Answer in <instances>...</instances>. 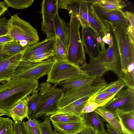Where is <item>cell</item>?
<instances>
[{
	"label": "cell",
	"instance_id": "6da1fadb",
	"mask_svg": "<svg viewBox=\"0 0 134 134\" xmlns=\"http://www.w3.org/2000/svg\"><path fill=\"white\" fill-rule=\"evenodd\" d=\"M39 85L38 80L34 79H12L0 85V109L10 117L11 109L37 90Z\"/></svg>",
	"mask_w": 134,
	"mask_h": 134
},
{
	"label": "cell",
	"instance_id": "7a4b0ae2",
	"mask_svg": "<svg viewBox=\"0 0 134 134\" xmlns=\"http://www.w3.org/2000/svg\"><path fill=\"white\" fill-rule=\"evenodd\" d=\"M57 85L46 81L39 85L37 89L38 99L34 118L51 116L60 110V104L65 90L57 87Z\"/></svg>",
	"mask_w": 134,
	"mask_h": 134
},
{
	"label": "cell",
	"instance_id": "3957f363",
	"mask_svg": "<svg viewBox=\"0 0 134 134\" xmlns=\"http://www.w3.org/2000/svg\"><path fill=\"white\" fill-rule=\"evenodd\" d=\"M69 24L70 35L67 51L68 61L78 66L83 65L87 63L84 47L79 31L81 26L80 22L78 18L72 13Z\"/></svg>",
	"mask_w": 134,
	"mask_h": 134
},
{
	"label": "cell",
	"instance_id": "277c9868",
	"mask_svg": "<svg viewBox=\"0 0 134 134\" xmlns=\"http://www.w3.org/2000/svg\"><path fill=\"white\" fill-rule=\"evenodd\" d=\"M7 34L14 40L25 41L29 46L39 42V37L37 30L29 22L20 18L17 13L11 16L7 21Z\"/></svg>",
	"mask_w": 134,
	"mask_h": 134
},
{
	"label": "cell",
	"instance_id": "5b68a950",
	"mask_svg": "<svg viewBox=\"0 0 134 134\" xmlns=\"http://www.w3.org/2000/svg\"><path fill=\"white\" fill-rule=\"evenodd\" d=\"M47 75V82L57 85L63 81L76 80L89 76L80 66L68 61H55Z\"/></svg>",
	"mask_w": 134,
	"mask_h": 134
},
{
	"label": "cell",
	"instance_id": "8992f818",
	"mask_svg": "<svg viewBox=\"0 0 134 134\" xmlns=\"http://www.w3.org/2000/svg\"><path fill=\"white\" fill-rule=\"evenodd\" d=\"M54 62L52 57L39 62L21 60L15 69L12 79L38 80L47 74Z\"/></svg>",
	"mask_w": 134,
	"mask_h": 134
},
{
	"label": "cell",
	"instance_id": "52a82bcc",
	"mask_svg": "<svg viewBox=\"0 0 134 134\" xmlns=\"http://www.w3.org/2000/svg\"><path fill=\"white\" fill-rule=\"evenodd\" d=\"M114 35L120 53L121 63V78L125 74L130 63L131 42L127 30V26L123 24L107 22Z\"/></svg>",
	"mask_w": 134,
	"mask_h": 134
},
{
	"label": "cell",
	"instance_id": "ba28073f",
	"mask_svg": "<svg viewBox=\"0 0 134 134\" xmlns=\"http://www.w3.org/2000/svg\"><path fill=\"white\" fill-rule=\"evenodd\" d=\"M102 108L118 115L134 111V90L122 89Z\"/></svg>",
	"mask_w": 134,
	"mask_h": 134
},
{
	"label": "cell",
	"instance_id": "9c48e42d",
	"mask_svg": "<svg viewBox=\"0 0 134 134\" xmlns=\"http://www.w3.org/2000/svg\"><path fill=\"white\" fill-rule=\"evenodd\" d=\"M107 84L103 78L91 85L65 90L60 104V110L72 102L86 96H95L100 92Z\"/></svg>",
	"mask_w": 134,
	"mask_h": 134
},
{
	"label": "cell",
	"instance_id": "30bf717a",
	"mask_svg": "<svg viewBox=\"0 0 134 134\" xmlns=\"http://www.w3.org/2000/svg\"><path fill=\"white\" fill-rule=\"evenodd\" d=\"M58 8L68 10L79 18L81 26L90 27L88 20V3L84 0H59Z\"/></svg>",
	"mask_w": 134,
	"mask_h": 134
},
{
	"label": "cell",
	"instance_id": "8fae6325",
	"mask_svg": "<svg viewBox=\"0 0 134 134\" xmlns=\"http://www.w3.org/2000/svg\"><path fill=\"white\" fill-rule=\"evenodd\" d=\"M88 3V20L90 27L93 30L98 38L100 47L101 52L105 51V43L102 39L106 32H110L109 25L107 22L103 21L98 15L92 4Z\"/></svg>",
	"mask_w": 134,
	"mask_h": 134
},
{
	"label": "cell",
	"instance_id": "7c38bea8",
	"mask_svg": "<svg viewBox=\"0 0 134 134\" xmlns=\"http://www.w3.org/2000/svg\"><path fill=\"white\" fill-rule=\"evenodd\" d=\"M105 51L101 52L96 57L90 59L89 62L80 66L90 76L101 77L108 71L106 60Z\"/></svg>",
	"mask_w": 134,
	"mask_h": 134
},
{
	"label": "cell",
	"instance_id": "4fadbf2b",
	"mask_svg": "<svg viewBox=\"0 0 134 134\" xmlns=\"http://www.w3.org/2000/svg\"><path fill=\"white\" fill-rule=\"evenodd\" d=\"M81 39L85 49V52L90 59L97 56L100 53V45L97 37L92 29L81 26Z\"/></svg>",
	"mask_w": 134,
	"mask_h": 134
},
{
	"label": "cell",
	"instance_id": "5bb4252c",
	"mask_svg": "<svg viewBox=\"0 0 134 134\" xmlns=\"http://www.w3.org/2000/svg\"><path fill=\"white\" fill-rule=\"evenodd\" d=\"M25 51L0 60V84L4 83L13 78Z\"/></svg>",
	"mask_w": 134,
	"mask_h": 134
},
{
	"label": "cell",
	"instance_id": "9a60e30c",
	"mask_svg": "<svg viewBox=\"0 0 134 134\" xmlns=\"http://www.w3.org/2000/svg\"><path fill=\"white\" fill-rule=\"evenodd\" d=\"M110 33L113 38L112 46L108 47L105 51V56L108 71H111L121 78V63L120 53L114 35L110 29Z\"/></svg>",
	"mask_w": 134,
	"mask_h": 134
},
{
	"label": "cell",
	"instance_id": "2e32d148",
	"mask_svg": "<svg viewBox=\"0 0 134 134\" xmlns=\"http://www.w3.org/2000/svg\"><path fill=\"white\" fill-rule=\"evenodd\" d=\"M93 6L98 15L104 21L123 24L127 26H129V23L122 9L107 10L96 5Z\"/></svg>",
	"mask_w": 134,
	"mask_h": 134
},
{
	"label": "cell",
	"instance_id": "e0dca14e",
	"mask_svg": "<svg viewBox=\"0 0 134 134\" xmlns=\"http://www.w3.org/2000/svg\"><path fill=\"white\" fill-rule=\"evenodd\" d=\"M56 36L46 37L43 41L31 46H28L23 54L21 60L27 61L32 56L47 50L53 49L56 42Z\"/></svg>",
	"mask_w": 134,
	"mask_h": 134
},
{
	"label": "cell",
	"instance_id": "ac0fdd59",
	"mask_svg": "<svg viewBox=\"0 0 134 134\" xmlns=\"http://www.w3.org/2000/svg\"><path fill=\"white\" fill-rule=\"evenodd\" d=\"M54 24L56 36L62 42L67 51L70 35L69 24L60 17L58 13L54 18Z\"/></svg>",
	"mask_w": 134,
	"mask_h": 134
},
{
	"label": "cell",
	"instance_id": "d6986e66",
	"mask_svg": "<svg viewBox=\"0 0 134 134\" xmlns=\"http://www.w3.org/2000/svg\"><path fill=\"white\" fill-rule=\"evenodd\" d=\"M94 96L89 95L76 100L62 108L58 113L83 116L84 114H83V111L84 108Z\"/></svg>",
	"mask_w": 134,
	"mask_h": 134
},
{
	"label": "cell",
	"instance_id": "ffe728a7",
	"mask_svg": "<svg viewBox=\"0 0 134 134\" xmlns=\"http://www.w3.org/2000/svg\"><path fill=\"white\" fill-rule=\"evenodd\" d=\"M52 122L54 130L60 134H74L86 126L84 119L77 122L65 123Z\"/></svg>",
	"mask_w": 134,
	"mask_h": 134
},
{
	"label": "cell",
	"instance_id": "44dd1931",
	"mask_svg": "<svg viewBox=\"0 0 134 134\" xmlns=\"http://www.w3.org/2000/svg\"><path fill=\"white\" fill-rule=\"evenodd\" d=\"M103 78L96 76H89L88 77L71 80L63 81L57 85L60 86L65 90L88 86L99 81Z\"/></svg>",
	"mask_w": 134,
	"mask_h": 134
},
{
	"label": "cell",
	"instance_id": "7402d4cb",
	"mask_svg": "<svg viewBox=\"0 0 134 134\" xmlns=\"http://www.w3.org/2000/svg\"><path fill=\"white\" fill-rule=\"evenodd\" d=\"M30 98L29 95L19 101L11 109V117L13 121H23L25 118H27L28 102Z\"/></svg>",
	"mask_w": 134,
	"mask_h": 134
},
{
	"label": "cell",
	"instance_id": "603a6c76",
	"mask_svg": "<svg viewBox=\"0 0 134 134\" xmlns=\"http://www.w3.org/2000/svg\"><path fill=\"white\" fill-rule=\"evenodd\" d=\"M84 119L86 125L93 129L98 134H103L106 132L103 121L100 115L94 111L84 114Z\"/></svg>",
	"mask_w": 134,
	"mask_h": 134
},
{
	"label": "cell",
	"instance_id": "cb8c5ba5",
	"mask_svg": "<svg viewBox=\"0 0 134 134\" xmlns=\"http://www.w3.org/2000/svg\"><path fill=\"white\" fill-rule=\"evenodd\" d=\"M87 2L107 10L123 8L126 6L125 2L121 0H87Z\"/></svg>",
	"mask_w": 134,
	"mask_h": 134
},
{
	"label": "cell",
	"instance_id": "d4e9b609",
	"mask_svg": "<svg viewBox=\"0 0 134 134\" xmlns=\"http://www.w3.org/2000/svg\"><path fill=\"white\" fill-rule=\"evenodd\" d=\"M58 0H43L40 13L45 14L54 21L55 15L58 13Z\"/></svg>",
	"mask_w": 134,
	"mask_h": 134
},
{
	"label": "cell",
	"instance_id": "484cf974",
	"mask_svg": "<svg viewBox=\"0 0 134 134\" xmlns=\"http://www.w3.org/2000/svg\"><path fill=\"white\" fill-rule=\"evenodd\" d=\"M49 120L52 122L65 123L81 121L84 119V115L80 116L63 113H57L50 116Z\"/></svg>",
	"mask_w": 134,
	"mask_h": 134
},
{
	"label": "cell",
	"instance_id": "4316f807",
	"mask_svg": "<svg viewBox=\"0 0 134 134\" xmlns=\"http://www.w3.org/2000/svg\"><path fill=\"white\" fill-rule=\"evenodd\" d=\"M52 57L55 62H67V51L60 40L56 36Z\"/></svg>",
	"mask_w": 134,
	"mask_h": 134
},
{
	"label": "cell",
	"instance_id": "83f0119b",
	"mask_svg": "<svg viewBox=\"0 0 134 134\" xmlns=\"http://www.w3.org/2000/svg\"><path fill=\"white\" fill-rule=\"evenodd\" d=\"M42 21L41 29L47 38H52L56 36L54 20L51 19L45 14L42 13Z\"/></svg>",
	"mask_w": 134,
	"mask_h": 134
},
{
	"label": "cell",
	"instance_id": "f1b7e54d",
	"mask_svg": "<svg viewBox=\"0 0 134 134\" xmlns=\"http://www.w3.org/2000/svg\"><path fill=\"white\" fill-rule=\"evenodd\" d=\"M28 46L23 47L19 41L13 40L4 44L3 49L8 55L12 56L24 51Z\"/></svg>",
	"mask_w": 134,
	"mask_h": 134
},
{
	"label": "cell",
	"instance_id": "f546056e",
	"mask_svg": "<svg viewBox=\"0 0 134 134\" xmlns=\"http://www.w3.org/2000/svg\"><path fill=\"white\" fill-rule=\"evenodd\" d=\"M118 117L124 127L134 134V111L121 114Z\"/></svg>",
	"mask_w": 134,
	"mask_h": 134
},
{
	"label": "cell",
	"instance_id": "4dcf8cb0",
	"mask_svg": "<svg viewBox=\"0 0 134 134\" xmlns=\"http://www.w3.org/2000/svg\"><path fill=\"white\" fill-rule=\"evenodd\" d=\"M125 86L124 80L122 79L119 78L116 81L107 84L100 92L116 94Z\"/></svg>",
	"mask_w": 134,
	"mask_h": 134
},
{
	"label": "cell",
	"instance_id": "1f68e13d",
	"mask_svg": "<svg viewBox=\"0 0 134 134\" xmlns=\"http://www.w3.org/2000/svg\"><path fill=\"white\" fill-rule=\"evenodd\" d=\"M38 91L37 89L30 96V98L28 102V114L27 119L34 118L38 99Z\"/></svg>",
	"mask_w": 134,
	"mask_h": 134
},
{
	"label": "cell",
	"instance_id": "d6a6232c",
	"mask_svg": "<svg viewBox=\"0 0 134 134\" xmlns=\"http://www.w3.org/2000/svg\"><path fill=\"white\" fill-rule=\"evenodd\" d=\"M24 127L28 134H42L39 126V121L35 119L23 121Z\"/></svg>",
	"mask_w": 134,
	"mask_h": 134
},
{
	"label": "cell",
	"instance_id": "836d02e7",
	"mask_svg": "<svg viewBox=\"0 0 134 134\" xmlns=\"http://www.w3.org/2000/svg\"><path fill=\"white\" fill-rule=\"evenodd\" d=\"M8 7L15 9H23L31 6L34 0H4L3 1Z\"/></svg>",
	"mask_w": 134,
	"mask_h": 134
},
{
	"label": "cell",
	"instance_id": "e575fe53",
	"mask_svg": "<svg viewBox=\"0 0 134 134\" xmlns=\"http://www.w3.org/2000/svg\"><path fill=\"white\" fill-rule=\"evenodd\" d=\"M13 121L9 118L0 117V134H14Z\"/></svg>",
	"mask_w": 134,
	"mask_h": 134
},
{
	"label": "cell",
	"instance_id": "d590c367",
	"mask_svg": "<svg viewBox=\"0 0 134 134\" xmlns=\"http://www.w3.org/2000/svg\"><path fill=\"white\" fill-rule=\"evenodd\" d=\"M116 94L100 92L93 97L90 101L94 102L102 107L112 99Z\"/></svg>",
	"mask_w": 134,
	"mask_h": 134
},
{
	"label": "cell",
	"instance_id": "8d00e7d4",
	"mask_svg": "<svg viewBox=\"0 0 134 134\" xmlns=\"http://www.w3.org/2000/svg\"><path fill=\"white\" fill-rule=\"evenodd\" d=\"M53 49L44 51L31 57L27 61L33 62H39L47 59L53 57Z\"/></svg>",
	"mask_w": 134,
	"mask_h": 134
},
{
	"label": "cell",
	"instance_id": "74e56055",
	"mask_svg": "<svg viewBox=\"0 0 134 134\" xmlns=\"http://www.w3.org/2000/svg\"><path fill=\"white\" fill-rule=\"evenodd\" d=\"M104 120L122 134H132L123 126L118 116L111 119Z\"/></svg>",
	"mask_w": 134,
	"mask_h": 134
},
{
	"label": "cell",
	"instance_id": "f35d334b",
	"mask_svg": "<svg viewBox=\"0 0 134 134\" xmlns=\"http://www.w3.org/2000/svg\"><path fill=\"white\" fill-rule=\"evenodd\" d=\"M42 134H60L54 130L53 131L49 120L46 117L44 120L39 122Z\"/></svg>",
	"mask_w": 134,
	"mask_h": 134
},
{
	"label": "cell",
	"instance_id": "ab89813d",
	"mask_svg": "<svg viewBox=\"0 0 134 134\" xmlns=\"http://www.w3.org/2000/svg\"><path fill=\"white\" fill-rule=\"evenodd\" d=\"M94 111L105 120L111 119L118 116L114 113L103 109L101 107L97 108Z\"/></svg>",
	"mask_w": 134,
	"mask_h": 134
},
{
	"label": "cell",
	"instance_id": "60d3db41",
	"mask_svg": "<svg viewBox=\"0 0 134 134\" xmlns=\"http://www.w3.org/2000/svg\"><path fill=\"white\" fill-rule=\"evenodd\" d=\"M14 134H28L23 125V121H13Z\"/></svg>",
	"mask_w": 134,
	"mask_h": 134
},
{
	"label": "cell",
	"instance_id": "b9f144b4",
	"mask_svg": "<svg viewBox=\"0 0 134 134\" xmlns=\"http://www.w3.org/2000/svg\"><path fill=\"white\" fill-rule=\"evenodd\" d=\"M101 107L100 105L94 102L90 101L84 108L83 114L92 112L94 111L97 108Z\"/></svg>",
	"mask_w": 134,
	"mask_h": 134
},
{
	"label": "cell",
	"instance_id": "7bdbcfd3",
	"mask_svg": "<svg viewBox=\"0 0 134 134\" xmlns=\"http://www.w3.org/2000/svg\"><path fill=\"white\" fill-rule=\"evenodd\" d=\"M7 21L4 17L0 18V36L6 35L7 33Z\"/></svg>",
	"mask_w": 134,
	"mask_h": 134
},
{
	"label": "cell",
	"instance_id": "ee69618b",
	"mask_svg": "<svg viewBox=\"0 0 134 134\" xmlns=\"http://www.w3.org/2000/svg\"><path fill=\"white\" fill-rule=\"evenodd\" d=\"M74 134H98V133L93 129L86 125L80 131Z\"/></svg>",
	"mask_w": 134,
	"mask_h": 134
},
{
	"label": "cell",
	"instance_id": "f6af8a7d",
	"mask_svg": "<svg viewBox=\"0 0 134 134\" xmlns=\"http://www.w3.org/2000/svg\"><path fill=\"white\" fill-rule=\"evenodd\" d=\"M125 15L129 23L130 26L132 29H134V15L132 12L128 11L124 12Z\"/></svg>",
	"mask_w": 134,
	"mask_h": 134
},
{
	"label": "cell",
	"instance_id": "bcb514c9",
	"mask_svg": "<svg viewBox=\"0 0 134 134\" xmlns=\"http://www.w3.org/2000/svg\"><path fill=\"white\" fill-rule=\"evenodd\" d=\"M102 41L109 45V47H111L113 44V38L110 32H106L102 39Z\"/></svg>",
	"mask_w": 134,
	"mask_h": 134
},
{
	"label": "cell",
	"instance_id": "7dc6e473",
	"mask_svg": "<svg viewBox=\"0 0 134 134\" xmlns=\"http://www.w3.org/2000/svg\"><path fill=\"white\" fill-rule=\"evenodd\" d=\"M14 40L8 34L0 36V45L4 44L6 43Z\"/></svg>",
	"mask_w": 134,
	"mask_h": 134
},
{
	"label": "cell",
	"instance_id": "c3c4849f",
	"mask_svg": "<svg viewBox=\"0 0 134 134\" xmlns=\"http://www.w3.org/2000/svg\"><path fill=\"white\" fill-rule=\"evenodd\" d=\"M107 132L109 134H122L107 122L106 124Z\"/></svg>",
	"mask_w": 134,
	"mask_h": 134
},
{
	"label": "cell",
	"instance_id": "681fc988",
	"mask_svg": "<svg viewBox=\"0 0 134 134\" xmlns=\"http://www.w3.org/2000/svg\"><path fill=\"white\" fill-rule=\"evenodd\" d=\"M8 8L3 1H0V18L7 10Z\"/></svg>",
	"mask_w": 134,
	"mask_h": 134
},
{
	"label": "cell",
	"instance_id": "f907efd6",
	"mask_svg": "<svg viewBox=\"0 0 134 134\" xmlns=\"http://www.w3.org/2000/svg\"><path fill=\"white\" fill-rule=\"evenodd\" d=\"M3 45H0V60L11 56L6 54L3 51Z\"/></svg>",
	"mask_w": 134,
	"mask_h": 134
},
{
	"label": "cell",
	"instance_id": "816d5d0a",
	"mask_svg": "<svg viewBox=\"0 0 134 134\" xmlns=\"http://www.w3.org/2000/svg\"><path fill=\"white\" fill-rule=\"evenodd\" d=\"M19 42L20 44L23 47H25L28 46V43L26 41H19Z\"/></svg>",
	"mask_w": 134,
	"mask_h": 134
},
{
	"label": "cell",
	"instance_id": "f5cc1de1",
	"mask_svg": "<svg viewBox=\"0 0 134 134\" xmlns=\"http://www.w3.org/2000/svg\"><path fill=\"white\" fill-rule=\"evenodd\" d=\"M3 115H7V114L4 110L0 109V116Z\"/></svg>",
	"mask_w": 134,
	"mask_h": 134
},
{
	"label": "cell",
	"instance_id": "db71d44e",
	"mask_svg": "<svg viewBox=\"0 0 134 134\" xmlns=\"http://www.w3.org/2000/svg\"><path fill=\"white\" fill-rule=\"evenodd\" d=\"M103 134H109L107 132H106L104 133Z\"/></svg>",
	"mask_w": 134,
	"mask_h": 134
}]
</instances>
